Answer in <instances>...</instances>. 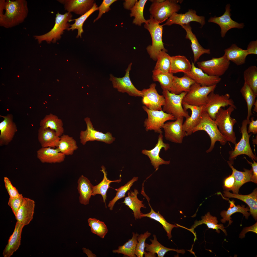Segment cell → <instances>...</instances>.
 Returning a JSON list of instances; mask_svg holds the SVG:
<instances>
[{
	"mask_svg": "<svg viewBox=\"0 0 257 257\" xmlns=\"http://www.w3.org/2000/svg\"><path fill=\"white\" fill-rule=\"evenodd\" d=\"M240 92L245 100L247 106V114L246 119L248 124L250 121V118L252 115V109L257 96L250 87L244 82Z\"/></svg>",
	"mask_w": 257,
	"mask_h": 257,
	"instance_id": "45",
	"label": "cell"
},
{
	"mask_svg": "<svg viewBox=\"0 0 257 257\" xmlns=\"http://www.w3.org/2000/svg\"><path fill=\"white\" fill-rule=\"evenodd\" d=\"M144 254L145 257H155L156 256V254L153 253L152 252H147L145 251Z\"/></svg>",
	"mask_w": 257,
	"mask_h": 257,
	"instance_id": "62",
	"label": "cell"
},
{
	"mask_svg": "<svg viewBox=\"0 0 257 257\" xmlns=\"http://www.w3.org/2000/svg\"><path fill=\"white\" fill-rule=\"evenodd\" d=\"M170 72L172 74L179 72L187 74L190 71L192 64L185 56L177 55L171 56Z\"/></svg>",
	"mask_w": 257,
	"mask_h": 257,
	"instance_id": "36",
	"label": "cell"
},
{
	"mask_svg": "<svg viewBox=\"0 0 257 257\" xmlns=\"http://www.w3.org/2000/svg\"><path fill=\"white\" fill-rule=\"evenodd\" d=\"M147 0H140L137 1L133 7L130 10V16L134 17L133 23L136 25L141 26L142 23H145L147 21L144 18L143 11Z\"/></svg>",
	"mask_w": 257,
	"mask_h": 257,
	"instance_id": "46",
	"label": "cell"
},
{
	"mask_svg": "<svg viewBox=\"0 0 257 257\" xmlns=\"http://www.w3.org/2000/svg\"><path fill=\"white\" fill-rule=\"evenodd\" d=\"M200 130L206 132L210 137L211 144L207 153L211 152L214 147L216 142L219 141L222 145H224L227 141L220 132L215 121L205 112H203L200 121L198 125L193 129V133Z\"/></svg>",
	"mask_w": 257,
	"mask_h": 257,
	"instance_id": "6",
	"label": "cell"
},
{
	"mask_svg": "<svg viewBox=\"0 0 257 257\" xmlns=\"http://www.w3.org/2000/svg\"><path fill=\"white\" fill-rule=\"evenodd\" d=\"M77 183L80 203L84 205L89 204L92 196L94 186L87 178L83 175L79 178Z\"/></svg>",
	"mask_w": 257,
	"mask_h": 257,
	"instance_id": "30",
	"label": "cell"
},
{
	"mask_svg": "<svg viewBox=\"0 0 257 257\" xmlns=\"http://www.w3.org/2000/svg\"><path fill=\"white\" fill-rule=\"evenodd\" d=\"M153 239H150L151 243L148 244L145 243V251L157 254L158 257H163L168 252L173 251L178 253L184 254L185 253V250L183 249L178 250L170 248L165 247L159 243L158 241L156 236L153 235Z\"/></svg>",
	"mask_w": 257,
	"mask_h": 257,
	"instance_id": "40",
	"label": "cell"
},
{
	"mask_svg": "<svg viewBox=\"0 0 257 257\" xmlns=\"http://www.w3.org/2000/svg\"><path fill=\"white\" fill-rule=\"evenodd\" d=\"M164 50L159 52L157 57V62L153 74H156L161 72L170 73L171 56Z\"/></svg>",
	"mask_w": 257,
	"mask_h": 257,
	"instance_id": "42",
	"label": "cell"
},
{
	"mask_svg": "<svg viewBox=\"0 0 257 257\" xmlns=\"http://www.w3.org/2000/svg\"><path fill=\"white\" fill-rule=\"evenodd\" d=\"M229 166L232 169L235 179V182L234 186L231 190L232 191L233 193L238 194L240 187L245 183L251 182L252 176V169L250 170L244 169V171H238L228 161L227 162Z\"/></svg>",
	"mask_w": 257,
	"mask_h": 257,
	"instance_id": "34",
	"label": "cell"
},
{
	"mask_svg": "<svg viewBox=\"0 0 257 257\" xmlns=\"http://www.w3.org/2000/svg\"><path fill=\"white\" fill-rule=\"evenodd\" d=\"M234 109L231 106L226 109L220 108L216 114L215 121L220 132L226 141L235 145L237 143L236 138L233 126L237 121L231 116Z\"/></svg>",
	"mask_w": 257,
	"mask_h": 257,
	"instance_id": "2",
	"label": "cell"
},
{
	"mask_svg": "<svg viewBox=\"0 0 257 257\" xmlns=\"http://www.w3.org/2000/svg\"><path fill=\"white\" fill-rule=\"evenodd\" d=\"M24 226L17 221L13 232L3 251L4 257H10L19 248L20 245L21 233Z\"/></svg>",
	"mask_w": 257,
	"mask_h": 257,
	"instance_id": "26",
	"label": "cell"
},
{
	"mask_svg": "<svg viewBox=\"0 0 257 257\" xmlns=\"http://www.w3.org/2000/svg\"><path fill=\"white\" fill-rule=\"evenodd\" d=\"M116 0H104L101 5L98 7L99 13L98 17L94 20V22L98 20L102 16L103 14L108 12L111 9L110 7L111 5Z\"/></svg>",
	"mask_w": 257,
	"mask_h": 257,
	"instance_id": "55",
	"label": "cell"
},
{
	"mask_svg": "<svg viewBox=\"0 0 257 257\" xmlns=\"http://www.w3.org/2000/svg\"><path fill=\"white\" fill-rule=\"evenodd\" d=\"M88 221L91 232L101 238H104L108 231L104 222L94 218H89Z\"/></svg>",
	"mask_w": 257,
	"mask_h": 257,
	"instance_id": "50",
	"label": "cell"
},
{
	"mask_svg": "<svg viewBox=\"0 0 257 257\" xmlns=\"http://www.w3.org/2000/svg\"><path fill=\"white\" fill-rule=\"evenodd\" d=\"M151 235V233L147 231L143 234L138 235L135 254L138 257H143L144 254L145 247V241L146 239Z\"/></svg>",
	"mask_w": 257,
	"mask_h": 257,
	"instance_id": "52",
	"label": "cell"
},
{
	"mask_svg": "<svg viewBox=\"0 0 257 257\" xmlns=\"http://www.w3.org/2000/svg\"><path fill=\"white\" fill-rule=\"evenodd\" d=\"M138 178V177H134L124 185L115 189L117 191L116 196L109 201L108 205V207L110 210H113L114 205L117 201L125 197L126 192L130 190L133 183L137 181Z\"/></svg>",
	"mask_w": 257,
	"mask_h": 257,
	"instance_id": "51",
	"label": "cell"
},
{
	"mask_svg": "<svg viewBox=\"0 0 257 257\" xmlns=\"http://www.w3.org/2000/svg\"><path fill=\"white\" fill-rule=\"evenodd\" d=\"M132 63H130L125 70L124 76L118 78L112 74H110L109 80L112 82L114 88L118 91L126 93L129 95L134 97H142L143 94L141 91L137 89L132 82L129 77V72L131 70Z\"/></svg>",
	"mask_w": 257,
	"mask_h": 257,
	"instance_id": "13",
	"label": "cell"
},
{
	"mask_svg": "<svg viewBox=\"0 0 257 257\" xmlns=\"http://www.w3.org/2000/svg\"><path fill=\"white\" fill-rule=\"evenodd\" d=\"M228 200L230 204V207L227 210H223L220 213L221 216L222 218L221 220L222 222L225 223L226 221H228V224L227 227L231 225L232 221L231 220L232 218L231 216L237 212L242 213L246 219H248L250 214L248 212L249 211V209L248 207L245 208L244 206H241L238 205L236 206L233 201Z\"/></svg>",
	"mask_w": 257,
	"mask_h": 257,
	"instance_id": "39",
	"label": "cell"
},
{
	"mask_svg": "<svg viewBox=\"0 0 257 257\" xmlns=\"http://www.w3.org/2000/svg\"><path fill=\"white\" fill-rule=\"evenodd\" d=\"M142 108L148 115V118L144 122V126L146 131L153 130L156 133H162L161 128L165 123L169 120L176 119L172 114L167 113L161 110L150 109L145 106Z\"/></svg>",
	"mask_w": 257,
	"mask_h": 257,
	"instance_id": "9",
	"label": "cell"
},
{
	"mask_svg": "<svg viewBox=\"0 0 257 257\" xmlns=\"http://www.w3.org/2000/svg\"><path fill=\"white\" fill-rule=\"evenodd\" d=\"M195 82L186 74L181 77L174 76L170 92L176 94L186 92L188 93L190 87Z\"/></svg>",
	"mask_w": 257,
	"mask_h": 257,
	"instance_id": "37",
	"label": "cell"
},
{
	"mask_svg": "<svg viewBox=\"0 0 257 257\" xmlns=\"http://www.w3.org/2000/svg\"><path fill=\"white\" fill-rule=\"evenodd\" d=\"M191 64L192 68L190 71L185 74L196 83L201 86H210L217 85L220 82L221 79L220 77L210 76L199 68L196 67L194 63L192 62Z\"/></svg>",
	"mask_w": 257,
	"mask_h": 257,
	"instance_id": "22",
	"label": "cell"
},
{
	"mask_svg": "<svg viewBox=\"0 0 257 257\" xmlns=\"http://www.w3.org/2000/svg\"><path fill=\"white\" fill-rule=\"evenodd\" d=\"M230 98L228 93L220 95L215 93L214 91L211 92L208 96L206 104L204 106V112L207 113L215 120L216 114L220 108L229 106L236 109L233 100Z\"/></svg>",
	"mask_w": 257,
	"mask_h": 257,
	"instance_id": "10",
	"label": "cell"
},
{
	"mask_svg": "<svg viewBox=\"0 0 257 257\" xmlns=\"http://www.w3.org/2000/svg\"><path fill=\"white\" fill-rule=\"evenodd\" d=\"M101 168L102 170L100 171L103 173V178L102 180L98 185L94 186L92 196H94L98 194L101 195L106 207H107L106 204V200L107 199V193L108 190L110 187V184L112 182L119 183L121 181L122 179L120 178L119 179L114 180H109L107 177V173L105 171V168L104 166L103 165L101 166Z\"/></svg>",
	"mask_w": 257,
	"mask_h": 257,
	"instance_id": "38",
	"label": "cell"
},
{
	"mask_svg": "<svg viewBox=\"0 0 257 257\" xmlns=\"http://www.w3.org/2000/svg\"><path fill=\"white\" fill-rule=\"evenodd\" d=\"M37 157L42 163H60L63 162L65 155L60 152L57 148H42L36 152Z\"/></svg>",
	"mask_w": 257,
	"mask_h": 257,
	"instance_id": "24",
	"label": "cell"
},
{
	"mask_svg": "<svg viewBox=\"0 0 257 257\" xmlns=\"http://www.w3.org/2000/svg\"><path fill=\"white\" fill-rule=\"evenodd\" d=\"M248 55L257 54V40L251 41L247 46L246 49Z\"/></svg>",
	"mask_w": 257,
	"mask_h": 257,
	"instance_id": "57",
	"label": "cell"
},
{
	"mask_svg": "<svg viewBox=\"0 0 257 257\" xmlns=\"http://www.w3.org/2000/svg\"><path fill=\"white\" fill-rule=\"evenodd\" d=\"M58 1L64 5L65 10L68 12H73L81 15L90 10L92 7L95 2L93 0H59Z\"/></svg>",
	"mask_w": 257,
	"mask_h": 257,
	"instance_id": "23",
	"label": "cell"
},
{
	"mask_svg": "<svg viewBox=\"0 0 257 257\" xmlns=\"http://www.w3.org/2000/svg\"><path fill=\"white\" fill-rule=\"evenodd\" d=\"M163 138L162 133L159 134L158 142L153 148L150 150L144 149L142 151V154L149 157L152 165L155 169V171L158 169L160 165L169 164L170 163V161L165 160L159 156V153L163 148H164L165 151L170 148L169 144L164 143L163 142Z\"/></svg>",
	"mask_w": 257,
	"mask_h": 257,
	"instance_id": "17",
	"label": "cell"
},
{
	"mask_svg": "<svg viewBox=\"0 0 257 257\" xmlns=\"http://www.w3.org/2000/svg\"><path fill=\"white\" fill-rule=\"evenodd\" d=\"M223 195L225 197L234 198L240 199L247 204L249 208L250 214L256 220L257 219V190L255 188L251 193L243 195L232 193L228 191H223Z\"/></svg>",
	"mask_w": 257,
	"mask_h": 257,
	"instance_id": "27",
	"label": "cell"
},
{
	"mask_svg": "<svg viewBox=\"0 0 257 257\" xmlns=\"http://www.w3.org/2000/svg\"><path fill=\"white\" fill-rule=\"evenodd\" d=\"M137 1V0H125L123 3L124 7L126 9L130 10Z\"/></svg>",
	"mask_w": 257,
	"mask_h": 257,
	"instance_id": "61",
	"label": "cell"
},
{
	"mask_svg": "<svg viewBox=\"0 0 257 257\" xmlns=\"http://www.w3.org/2000/svg\"><path fill=\"white\" fill-rule=\"evenodd\" d=\"M187 93L183 92L176 94L168 90L163 91L162 93L165 99V102L162 110L167 113L172 114L176 119L181 117L186 118L189 117L188 112L184 109L182 105L183 98Z\"/></svg>",
	"mask_w": 257,
	"mask_h": 257,
	"instance_id": "7",
	"label": "cell"
},
{
	"mask_svg": "<svg viewBox=\"0 0 257 257\" xmlns=\"http://www.w3.org/2000/svg\"><path fill=\"white\" fill-rule=\"evenodd\" d=\"M251 121H250L249 124L247 132L248 133H252L256 134L257 133V120H254L253 117L251 118Z\"/></svg>",
	"mask_w": 257,
	"mask_h": 257,
	"instance_id": "59",
	"label": "cell"
},
{
	"mask_svg": "<svg viewBox=\"0 0 257 257\" xmlns=\"http://www.w3.org/2000/svg\"><path fill=\"white\" fill-rule=\"evenodd\" d=\"M247 160L249 163L251 165L252 167V176L251 182L257 183V163L254 161H253V163H252Z\"/></svg>",
	"mask_w": 257,
	"mask_h": 257,
	"instance_id": "60",
	"label": "cell"
},
{
	"mask_svg": "<svg viewBox=\"0 0 257 257\" xmlns=\"http://www.w3.org/2000/svg\"><path fill=\"white\" fill-rule=\"evenodd\" d=\"M35 206L34 200L25 197L15 217L17 221L24 226L28 224L33 219Z\"/></svg>",
	"mask_w": 257,
	"mask_h": 257,
	"instance_id": "25",
	"label": "cell"
},
{
	"mask_svg": "<svg viewBox=\"0 0 257 257\" xmlns=\"http://www.w3.org/2000/svg\"><path fill=\"white\" fill-rule=\"evenodd\" d=\"M29 10L25 0H0V26L6 28L23 23Z\"/></svg>",
	"mask_w": 257,
	"mask_h": 257,
	"instance_id": "1",
	"label": "cell"
},
{
	"mask_svg": "<svg viewBox=\"0 0 257 257\" xmlns=\"http://www.w3.org/2000/svg\"><path fill=\"white\" fill-rule=\"evenodd\" d=\"M155 83L151 84L148 88L141 91L143 94L142 102L148 109L153 110H161L164 105L165 99L163 95L159 94L156 89Z\"/></svg>",
	"mask_w": 257,
	"mask_h": 257,
	"instance_id": "16",
	"label": "cell"
},
{
	"mask_svg": "<svg viewBox=\"0 0 257 257\" xmlns=\"http://www.w3.org/2000/svg\"><path fill=\"white\" fill-rule=\"evenodd\" d=\"M195 21L200 23L203 27L205 23V18L203 16L198 15L196 11L190 9L185 14H178L175 12L167 19L166 22L162 25L170 26L173 24L180 25L189 23L191 21Z\"/></svg>",
	"mask_w": 257,
	"mask_h": 257,
	"instance_id": "20",
	"label": "cell"
},
{
	"mask_svg": "<svg viewBox=\"0 0 257 257\" xmlns=\"http://www.w3.org/2000/svg\"><path fill=\"white\" fill-rule=\"evenodd\" d=\"M84 120L86 125V129L80 132L79 139L81 143L85 145L88 141H97L110 144L115 139L111 133L107 132L104 133L95 130L89 118H85Z\"/></svg>",
	"mask_w": 257,
	"mask_h": 257,
	"instance_id": "14",
	"label": "cell"
},
{
	"mask_svg": "<svg viewBox=\"0 0 257 257\" xmlns=\"http://www.w3.org/2000/svg\"><path fill=\"white\" fill-rule=\"evenodd\" d=\"M4 181L5 188L7 191L10 198H15L18 197L20 195L18 190L12 184L9 178L5 177Z\"/></svg>",
	"mask_w": 257,
	"mask_h": 257,
	"instance_id": "54",
	"label": "cell"
},
{
	"mask_svg": "<svg viewBox=\"0 0 257 257\" xmlns=\"http://www.w3.org/2000/svg\"><path fill=\"white\" fill-rule=\"evenodd\" d=\"M197 64L199 68L208 75L220 77L228 69L230 62L224 54L219 58L198 62Z\"/></svg>",
	"mask_w": 257,
	"mask_h": 257,
	"instance_id": "12",
	"label": "cell"
},
{
	"mask_svg": "<svg viewBox=\"0 0 257 257\" xmlns=\"http://www.w3.org/2000/svg\"><path fill=\"white\" fill-rule=\"evenodd\" d=\"M235 182V179L233 173L226 178L224 182V188L227 190H231L233 188Z\"/></svg>",
	"mask_w": 257,
	"mask_h": 257,
	"instance_id": "56",
	"label": "cell"
},
{
	"mask_svg": "<svg viewBox=\"0 0 257 257\" xmlns=\"http://www.w3.org/2000/svg\"><path fill=\"white\" fill-rule=\"evenodd\" d=\"M148 202L151 208V211L147 213H143L141 216L142 218L148 217L159 222L162 225L166 232L167 235L168 236V239H170L172 237L171 232L173 229L174 227H179L175 224H171L168 222L158 211L156 212L153 210L150 204L149 201Z\"/></svg>",
	"mask_w": 257,
	"mask_h": 257,
	"instance_id": "44",
	"label": "cell"
},
{
	"mask_svg": "<svg viewBox=\"0 0 257 257\" xmlns=\"http://www.w3.org/2000/svg\"><path fill=\"white\" fill-rule=\"evenodd\" d=\"M132 238L129 239L123 245L119 246L117 249L113 250L114 253L122 254L129 257H136V249L138 243L137 237L138 234L133 232Z\"/></svg>",
	"mask_w": 257,
	"mask_h": 257,
	"instance_id": "43",
	"label": "cell"
},
{
	"mask_svg": "<svg viewBox=\"0 0 257 257\" xmlns=\"http://www.w3.org/2000/svg\"><path fill=\"white\" fill-rule=\"evenodd\" d=\"M60 138L56 148L65 155H73L78 148L76 141L72 137L68 135L63 134Z\"/></svg>",
	"mask_w": 257,
	"mask_h": 257,
	"instance_id": "41",
	"label": "cell"
},
{
	"mask_svg": "<svg viewBox=\"0 0 257 257\" xmlns=\"http://www.w3.org/2000/svg\"><path fill=\"white\" fill-rule=\"evenodd\" d=\"M40 126L43 128H49L54 130L59 137L63 135L64 132L62 120L57 116L52 114L46 115L41 120Z\"/></svg>",
	"mask_w": 257,
	"mask_h": 257,
	"instance_id": "35",
	"label": "cell"
},
{
	"mask_svg": "<svg viewBox=\"0 0 257 257\" xmlns=\"http://www.w3.org/2000/svg\"><path fill=\"white\" fill-rule=\"evenodd\" d=\"M244 83L251 88L257 96V67L255 65L251 66L244 71Z\"/></svg>",
	"mask_w": 257,
	"mask_h": 257,
	"instance_id": "48",
	"label": "cell"
},
{
	"mask_svg": "<svg viewBox=\"0 0 257 257\" xmlns=\"http://www.w3.org/2000/svg\"><path fill=\"white\" fill-rule=\"evenodd\" d=\"M224 51V54L227 59L238 66L245 63L246 58L248 55L246 50L242 49L235 44L225 49Z\"/></svg>",
	"mask_w": 257,
	"mask_h": 257,
	"instance_id": "33",
	"label": "cell"
},
{
	"mask_svg": "<svg viewBox=\"0 0 257 257\" xmlns=\"http://www.w3.org/2000/svg\"><path fill=\"white\" fill-rule=\"evenodd\" d=\"M201 220L199 221L196 220L194 224L190 229L186 228L192 232L195 236L194 241L196 239V236L194 232V229L197 226L202 224H206L208 228L216 230L218 233H220L219 229L222 230L226 235H227L226 230L224 228L223 225L222 224H218L217 218L212 216L209 212H208L204 216L202 217Z\"/></svg>",
	"mask_w": 257,
	"mask_h": 257,
	"instance_id": "32",
	"label": "cell"
},
{
	"mask_svg": "<svg viewBox=\"0 0 257 257\" xmlns=\"http://www.w3.org/2000/svg\"><path fill=\"white\" fill-rule=\"evenodd\" d=\"M139 193L138 190L135 189L133 191L128 192V196L126 197L123 203L128 206L133 212L134 217L135 220L142 218L143 213L141 211L142 208H146L143 202L139 200L137 195Z\"/></svg>",
	"mask_w": 257,
	"mask_h": 257,
	"instance_id": "31",
	"label": "cell"
},
{
	"mask_svg": "<svg viewBox=\"0 0 257 257\" xmlns=\"http://www.w3.org/2000/svg\"><path fill=\"white\" fill-rule=\"evenodd\" d=\"M230 7L229 4H227L226 6L225 11L222 15L218 17H211L208 20V22L216 23L219 26L222 38L224 37L227 32L230 29L234 28H242L244 26L243 23H239L232 19Z\"/></svg>",
	"mask_w": 257,
	"mask_h": 257,
	"instance_id": "18",
	"label": "cell"
},
{
	"mask_svg": "<svg viewBox=\"0 0 257 257\" xmlns=\"http://www.w3.org/2000/svg\"><path fill=\"white\" fill-rule=\"evenodd\" d=\"M249 232H252L257 233V222L251 226L244 228L239 235V237L241 238H243L245 237V234Z\"/></svg>",
	"mask_w": 257,
	"mask_h": 257,
	"instance_id": "58",
	"label": "cell"
},
{
	"mask_svg": "<svg viewBox=\"0 0 257 257\" xmlns=\"http://www.w3.org/2000/svg\"><path fill=\"white\" fill-rule=\"evenodd\" d=\"M184 117H179L175 121L165 123L162 128L164 132V136L167 140L175 143L181 144L183 139L186 136V133L183 130V125Z\"/></svg>",
	"mask_w": 257,
	"mask_h": 257,
	"instance_id": "15",
	"label": "cell"
},
{
	"mask_svg": "<svg viewBox=\"0 0 257 257\" xmlns=\"http://www.w3.org/2000/svg\"><path fill=\"white\" fill-rule=\"evenodd\" d=\"M72 17L70 12H68L62 14L58 12L56 15L55 24L51 30L43 35H34V38L39 43L44 41L48 43H55L60 39L61 35L64 31L68 30L70 26L71 25L68 22L72 20Z\"/></svg>",
	"mask_w": 257,
	"mask_h": 257,
	"instance_id": "4",
	"label": "cell"
},
{
	"mask_svg": "<svg viewBox=\"0 0 257 257\" xmlns=\"http://www.w3.org/2000/svg\"><path fill=\"white\" fill-rule=\"evenodd\" d=\"M98 10V6L95 2L92 7L89 11L81 15L79 17L74 19L71 20L69 21V22L73 20H74L75 21L74 24L70 25V27L68 29V30H71L73 31L75 29H77L78 33L76 37L78 38L80 37L81 38L82 33L84 32L83 26L84 22L95 11Z\"/></svg>",
	"mask_w": 257,
	"mask_h": 257,
	"instance_id": "47",
	"label": "cell"
},
{
	"mask_svg": "<svg viewBox=\"0 0 257 257\" xmlns=\"http://www.w3.org/2000/svg\"><path fill=\"white\" fill-rule=\"evenodd\" d=\"M25 198L22 194H20L18 197L15 198H9L8 204L11 208L12 211L15 217L17 211L23 202Z\"/></svg>",
	"mask_w": 257,
	"mask_h": 257,
	"instance_id": "53",
	"label": "cell"
},
{
	"mask_svg": "<svg viewBox=\"0 0 257 257\" xmlns=\"http://www.w3.org/2000/svg\"><path fill=\"white\" fill-rule=\"evenodd\" d=\"M150 1L152 2L149 9L151 15L160 24L168 19L174 13L178 11L181 6L178 3L183 0H166L161 2L156 0Z\"/></svg>",
	"mask_w": 257,
	"mask_h": 257,
	"instance_id": "5",
	"label": "cell"
},
{
	"mask_svg": "<svg viewBox=\"0 0 257 257\" xmlns=\"http://www.w3.org/2000/svg\"><path fill=\"white\" fill-rule=\"evenodd\" d=\"M247 124L246 119L243 120L240 129L242 133L241 138L235 145L234 149L229 152V159L230 161H229L231 163L232 161L233 162L237 156L242 154L247 155L253 161L257 160V157L253 153L250 145L249 140L251 134H249L247 132Z\"/></svg>",
	"mask_w": 257,
	"mask_h": 257,
	"instance_id": "11",
	"label": "cell"
},
{
	"mask_svg": "<svg viewBox=\"0 0 257 257\" xmlns=\"http://www.w3.org/2000/svg\"><path fill=\"white\" fill-rule=\"evenodd\" d=\"M0 116L4 119L0 123V145L2 146L7 145L12 140L17 129L12 114Z\"/></svg>",
	"mask_w": 257,
	"mask_h": 257,
	"instance_id": "19",
	"label": "cell"
},
{
	"mask_svg": "<svg viewBox=\"0 0 257 257\" xmlns=\"http://www.w3.org/2000/svg\"><path fill=\"white\" fill-rule=\"evenodd\" d=\"M144 26L149 32L152 39V44L147 47V51L151 58L154 60H156L160 51L167 52L164 47L162 41L163 26L162 25H160L150 15V18L147 20Z\"/></svg>",
	"mask_w": 257,
	"mask_h": 257,
	"instance_id": "3",
	"label": "cell"
},
{
	"mask_svg": "<svg viewBox=\"0 0 257 257\" xmlns=\"http://www.w3.org/2000/svg\"><path fill=\"white\" fill-rule=\"evenodd\" d=\"M216 85L210 86H201L194 83L190 87L189 90L184 97L183 101L191 105L200 106L205 105L208 96L214 91Z\"/></svg>",
	"mask_w": 257,
	"mask_h": 257,
	"instance_id": "8",
	"label": "cell"
},
{
	"mask_svg": "<svg viewBox=\"0 0 257 257\" xmlns=\"http://www.w3.org/2000/svg\"><path fill=\"white\" fill-rule=\"evenodd\" d=\"M253 105H254V109H253V110L255 112H257V100H256L254 104Z\"/></svg>",
	"mask_w": 257,
	"mask_h": 257,
	"instance_id": "63",
	"label": "cell"
},
{
	"mask_svg": "<svg viewBox=\"0 0 257 257\" xmlns=\"http://www.w3.org/2000/svg\"><path fill=\"white\" fill-rule=\"evenodd\" d=\"M173 74L171 73L161 72L153 74L152 79L154 81L158 82L163 91L170 92L173 78Z\"/></svg>",
	"mask_w": 257,
	"mask_h": 257,
	"instance_id": "49",
	"label": "cell"
},
{
	"mask_svg": "<svg viewBox=\"0 0 257 257\" xmlns=\"http://www.w3.org/2000/svg\"><path fill=\"white\" fill-rule=\"evenodd\" d=\"M38 138L41 147L53 148L57 147L60 139L54 130L40 127L38 130Z\"/></svg>",
	"mask_w": 257,
	"mask_h": 257,
	"instance_id": "28",
	"label": "cell"
},
{
	"mask_svg": "<svg viewBox=\"0 0 257 257\" xmlns=\"http://www.w3.org/2000/svg\"><path fill=\"white\" fill-rule=\"evenodd\" d=\"M181 26L186 32L185 38L191 41V47L194 55V63L197 61L203 54H210L211 53L209 49L203 48L199 44L195 35L192 32L189 23L182 25Z\"/></svg>",
	"mask_w": 257,
	"mask_h": 257,
	"instance_id": "29",
	"label": "cell"
},
{
	"mask_svg": "<svg viewBox=\"0 0 257 257\" xmlns=\"http://www.w3.org/2000/svg\"><path fill=\"white\" fill-rule=\"evenodd\" d=\"M182 105L186 111L190 109L191 111V116L186 118L183 125V130L186 133V136L193 133V130L200 122L204 112V106H196L189 105L183 101Z\"/></svg>",
	"mask_w": 257,
	"mask_h": 257,
	"instance_id": "21",
	"label": "cell"
}]
</instances>
